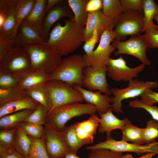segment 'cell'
Returning a JSON list of instances; mask_svg holds the SVG:
<instances>
[{
	"label": "cell",
	"mask_w": 158,
	"mask_h": 158,
	"mask_svg": "<svg viewBox=\"0 0 158 158\" xmlns=\"http://www.w3.org/2000/svg\"><path fill=\"white\" fill-rule=\"evenodd\" d=\"M64 25L56 23L45 44L62 56L74 52L84 42L85 27L78 25L73 19H66Z\"/></svg>",
	"instance_id": "6da1fadb"
},
{
	"label": "cell",
	"mask_w": 158,
	"mask_h": 158,
	"mask_svg": "<svg viewBox=\"0 0 158 158\" xmlns=\"http://www.w3.org/2000/svg\"><path fill=\"white\" fill-rule=\"evenodd\" d=\"M97 112L94 106L87 103L76 102L64 104L49 112L44 126L61 132L66 127V123L73 118L85 114L92 115Z\"/></svg>",
	"instance_id": "7a4b0ae2"
},
{
	"label": "cell",
	"mask_w": 158,
	"mask_h": 158,
	"mask_svg": "<svg viewBox=\"0 0 158 158\" xmlns=\"http://www.w3.org/2000/svg\"><path fill=\"white\" fill-rule=\"evenodd\" d=\"M86 66L83 55L74 54L62 59L54 71L49 75L48 81L57 80L73 86L82 87L83 71Z\"/></svg>",
	"instance_id": "3957f363"
},
{
	"label": "cell",
	"mask_w": 158,
	"mask_h": 158,
	"mask_svg": "<svg viewBox=\"0 0 158 158\" xmlns=\"http://www.w3.org/2000/svg\"><path fill=\"white\" fill-rule=\"evenodd\" d=\"M22 47L29 56L32 72L42 71L50 75L62 59L61 55L45 43Z\"/></svg>",
	"instance_id": "277c9868"
},
{
	"label": "cell",
	"mask_w": 158,
	"mask_h": 158,
	"mask_svg": "<svg viewBox=\"0 0 158 158\" xmlns=\"http://www.w3.org/2000/svg\"><path fill=\"white\" fill-rule=\"evenodd\" d=\"M143 14L135 11H124L114 20L115 40L124 41L128 36L143 32L144 23Z\"/></svg>",
	"instance_id": "5b68a950"
},
{
	"label": "cell",
	"mask_w": 158,
	"mask_h": 158,
	"mask_svg": "<svg viewBox=\"0 0 158 158\" xmlns=\"http://www.w3.org/2000/svg\"><path fill=\"white\" fill-rule=\"evenodd\" d=\"M127 87L123 88L113 87L111 88L113 111L115 113L123 112L122 101L127 99L140 96L147 89H153L158 86L156 81H144L137 79H133L129 82Z\"/></svg>",
	"instance_id": "8992f818"
},
{
	"label": "cell",
	"mask_w": 158,
	"mask_h": 158,
	"mask_svg": "<svg viewBox=\"0 0 158 158\" xmlns=\"http://www.w3.org/2000/svg\"><path fill=\"white\" fill-rule=\"evenodd\" d=\"M45 85L51 99V110L64 104L84 101L81 93L65 82L57 80H51L47 81Z\"/></svg>",
	"instance_id": "52a82bcc"
},
{
	"label": "cell",
	"mask_w": 158,
	"mask_h": 158,
	"mask_svg": "<svg viewBox=\"0 0 158 158\" xmlns=\"http://www.w3.org/2000/svg\"><path fill=\"white\" fill-rule=\"evenodd\" d=\"M114 30H107L102 34L99 44L90 55H83L86 66L96 68L106 66L110 56L114 52L116 48L111 43L115 39Z\"/></svg>",
	"instance_id": "ba28073f"
},
{
	"label": "cell",
	"mask_w": 158,
	"mask_h": 158,
	"mask_svg": "<svg viewBox=\"0 0 158 158\" xmlns=\"http://www.w3.org/2000/svg\"><path fill=\"white\" fill-rule=\"evenodd\" d=\"M112 43L117 49L114 52L116 56L126 54L136 58L145 66L150 65V61L146 54V51L149 47L144 34L131 36L126 41L114 39Z\"/></svg>",
	"instance_id": "9c48e42d"
},
{
	"label": "cell",
	"mask_w": 158,
	"mask_h": 158,
	"mask_svg": "<svg viewBox=\"0 0 158 158\" xmlns=\"http://www.w3.org/2000/svg\"><path fill=\"white\" fill-rule=\"evenodd\" d=\"M86 149L91 150L99 149H107L116 152H132L138 155L154 153L158 154V141H155L145 145L135 144L114 139L107 137L104 141L87 147Z\"/></svg>",
	"instance_id": "30bf717a"
},
{
	"label": "cell",
	"mask_w": 158,
	"mask_h": 158,
	"mask_svg": "<svg viewBox=\"0 0 158 158\" xmlns=\"http://www.w3.org/2000/svg\"><path fill=\"white\" fill-rule=\"evenodd\" d=\"M0 72L23 76L32 71L30 58L22 47L14 46L9 54L0 61Z\"/></svg>",
	"instance_id": "8fae6325"
},
{
	"label": "cell",
	"mask_w": 158,
	"mask_h": 158,
	"mask_svg": "<svg viewBox=\"0 0 158 158\" xmlns=\"http://www.w3.org/2000/svg\"><path fill=\"white\" fill-rule=\"evenodd\" d=\"M145 65L142 63L134 68L128 66L122 55L116 59L111 58L107 66V74L116 82H129L137 77L145 68Z\"/></svg>",
	"instance_id": "7c38bea8"
},
{
	"label": "cell",
	"mask_w": 158,
	"mask_h": 158,
	"mask_svg": "<svg viewBox=\"0 0 158 158\" xmlns=\"http://www.w3.org/2000/svg\"><path fill=\"white\" fill-rule=\"evenodd\" d=\"M83 74L82 85L88 90L99 91L109 96L111 95L107 80V66L98 68L86 66Z\"/></svg>",
	"instance_id": "4fadbf2b"
},
{
	"label": "cell",
	"mask_w": 158,
	"mask_h": 158,
	"mask_svg": "<svg viewBox=\"0 0 158 158\" xmlns=\"http://www.w3.org/2000/svg\"><path fill=\"white\" fill-rule=\"evenodd\" d=\"M42 138L50 158H62L69 152L60 132L44 126Z\"/></svg>",
	"instance_id": "5bb4252c"
},
{
	"label": "cell",
	"mask_w": 158,
	"mask_h": 158,
	"mask_svg": "<svg viewBox=\"0 0 158 158\" xmlns=\"http://www.w3.org/2000/svg\"><path fill=\"white\" fill-rule=\"evenodd\" d=\"M114 28V20L104 15L102 10L89 13L84 30V42L90 38L95 30L103 32L107 30H113Z\"/></svg>",
	"instance_id": "9a60e30c"
},
{
	"label": "cell",
	"mask_w": 158,
	"mask_h": 158,
	"mask_svg": "<svg viewBox=\"0 0 158 158\" xmlns=\"http://www.w3.org/2000/svg\"><path fill=\"white\" fill-rule=\"evenodd\" d=\"M66 17L68 19H73V12L67 1L60 3L51 9L44 18L42 28L45 39L50 33L52 26L60 19Z\"/></svg>",
	"instance_id": "2e32d148"
},
{
	"label": "cell",
	"mask_w": 158,
	"mask_h": 158,
	"mask_svg": "<svg viewBox=\"0 0 158 158\" xmlns=\"http://www.w3.org/2000/svg\"><path fill=\"white\" fill-rule=\"evenodd\" d=\"M46 42L34 28L24 21L18 28L13 40L15 46L21 47L41 44Z\"/></svg>",
	"instance_id": "e0dca14e"
},
{
	"label": "cell",
	"mask_w": 158,
	"mask_h": 158,
	"mask_svg": "<svg viewBox=\"0 0 158 158\" xmlns=\"http://www.w3.org/2000/svg\"><path fill=\"white\" fill-rule=\"evenodd\" d=\"M73 87L81 93L84 101L94 106L99 113H104L112 107L110 104L112 102L111 98L109 95L102 94L99 91L94 92L87 90L78 85Z\"/></svg>",
	"instance_id": "ac0fdd59"
},
{
	"label": "cell",
	"mask_w": 158,
	"mask_h": 158,
	"mask_svg": "<svg viewBox=\"0 0 158 158\" xmlns=\"http://www.w3.org/2000/svg\"><path fill=\"white\" fill-rule=\"evenodd\" d=\"M97 117L94 114L91 115L88 119L74 124L78 137L85 145L91 144L94 142V136L99 126Z\"/></svg>",
	"instance_id": "d6986e66"
},
{
	"label": "cell",
	"mask_w": 158,
	"mask_h": 158,
	"mask_svg": "<svg viewBox=\"0 0 158 158\" xmlns=\"http://www.w3.org/2000/svg\"><path fill=\"white\" fill-rule=\"evenodd\" d=\"M112 107L109 108L104 113H99L100 118L97 116L99 123L98 131L100 133H106L107 137H110L111 132L116 129L122 130L129 119L127 118L120 119L113 113Z\"/></svg>",
	"instance_id": "ffe728a7"
},
{
	"label": "cell",
	"mask_w": 158,
	"mask_h": 158,
	"mask_svg": "<svg viewBox=\"0 0 158 158\" xmlns=\"http://www.w3.org/2000/svg\"><path fill=\"white\" fill-rule=\"evenodd\" d=\"M47 0H35L32 11L24 20L34 28L44 39L42 25Z\"/></svg>",
	"instance_id": "44dd1931"
},
{
	"label": "cell",
	"mask_w": 158,
	"mask_h": 158,
	"mask_svg": "<svg viewBox=\"0 0 158 158\" xmlns=\"http://www.w3.org/2000/svg\"><path fill=\"white\" fill-rule=\"evenodd\" d=\"M39 104L29 96L12 101L0 106V118L24 110H33Z\"/></svg>",
	"instance_id": "7402d4cb"
},
{
	"label": "cell",
	"mask_w": 158,
	"mask_h": 158,
	"mask_svg": "<svg viewBox=\"0 0 158 158\" xmlns=\"http://www.w3.org/2000/svg\"><path fill=\"white\" fill-rule=\"evenodd\" d=\"M33 110L26 109L12 113L0 118V130L17 128Z\"/></svg>",
	"instance_id": "603a6c76"
},
{
	"label": "cell",
	"mask_w": 158,
	"mask_h": 158,
	"mask_svg": "<svg viewBox=\"0 0 158 158\" xmlns=\"http://www.w3.org/2000/svg\"><path fill=\"white\" fill-rule=\"evenodd\" d=\"M17 1L14 0L12 4L4 13L5 20L3 26L0 28V36L12 41L16 25V6Z\"/></svg>",
	"instance_id": "cb8c5ba5"
},
{
	"label": "cell",
	"mask_w": 158,
	"mask_h": 158,
	"mask_svg": "<svg viewBox=\"0 0 158 158\" xmlns=\"http://www.w3.org/2000/svg\"><path fill=\"white\" fill-rule=\"evenodd\" d=\"M49 75L42 71H33L22 76L18 87L28 90L44 84Z\"/></svg>",
	"instance_id": "d4e9b609"
},
{
	"label": "cell",
	"mask_w": 158,
	"mask_h": 158,
	"mask_svg": "<svg viewBox=\"0 0 158 158\" xmlns=\"http://www.w3.org/2000/svg\"><path fill=\"white\" fill-rule=\"evenodd\" d=\"M60 133L69 152L77 154L80 148L85 145L78 137L74 124L66 126Z\"/></svg>",
	"instance_id": "484cf974"
},
{
	"label": "cell",
	"mask_w": 158,
	"mask_h": 158,
	"mask_svg": "<svg viewBox=\"0 0 158 158\" xmlns=\"http://www.w3.org/2000/svg\"><path fill=\"white\" fill-rule=\"evenodd\" d=\"M143 128H140L132 124L129 120L122 130L121 140L125 142L143 145L145 144L143 138Z\"/></svg>",
	"instance_id": "4316f807"
},
{
	"label": "cell",
	"mask_w": 158,
	"mask_h": 158,
	"mask_svg": "<svg viewBox=\"0 0 158 158\" xmlns=\"http://www.w3.org/2000/svg\"><path fill=\"white\" fill-rule=\"evenodd\" d=\"M88 0H68L67 2L74 15L73 19L78 25L85 27L88 13L86 11Z\"/></svg>",
	"instance_id": "83f0119b"
},
{
	"label": "cell",
	"mask_w": 158,
	"mask_h": 158,
	"mask_svg": "<svg viewBox=\"0 0 158 158\" xmlns=\"http://www.w3.org/2000/svg\"><path fill=\"white\" fill-rule=\"evenodd\" d=\"M35 0H17L16 6V27L12 37L14 39L19 26L33 8Z\"/></svg>",
	"instance_id": "f1b7e54d"
},
{
	"label": "cell",
	"mask_w": 158,
	"mask_h": 158,
	"mask_svg": "<svg viewBox=\"0 0 158 158\" xmlns=\"http://www.w3.org/2000/svg\"><path fill=\"white\" fill-rule=\"evenodd\" d=\"M27 90L29 97L44 106L49 112L51 111L52 108L51 99L45 84Z\"/></svg>",
	"instance_id": "f546056e"
},
{
	"label": "cell",
	"mask_w": 158,
	"mask_h": 158,
	"mask_svg": "<svg viewBox=\"0 0 158 158\" xmlns=\"http://www.w3.org/2000/svg\"><path fill=\"white\" fill-rule=\"evenodd\" d=\"M31 145V140L29 135L20 126L18 127L13 146V148L22 156L28 158Z\"/></svg>",
	"instance_id": "4dcf8cb0"
},
{
	"label": "cell",
	"mask_w": 158,
	"mask_h": 158,
	"mask_svg": "<svg viewBox=\"0 0 158 158\" xmlns=\"http://www.w3.org/2000/svg\"><path fill=\"white\" fill-rule=\"evenodd\" d=\"M29 97L27 90L19 87L0 89V106L20 99Z\"/></svg>",
	"instance_id": "1f68e13d"
},
{
	"label": "cell",
	"mask_w": 158,
	"mask_h": 158,
	"mask_svg": "<svg viewBox=\"0 0 158 158\" xmlns=\"http://www.w3.org/2000/svg\"><path fill=\"white\" fill-rule=\"evenodd\" d=\"M144 23V30L154 24L153 19L158 13V4L153 0H143L142 4Z\"/></svg>",
	"instance_id": "d6a6232c"
},
{
	"label": "cell",
	"mask_w": 158,
	"mask_h": 158,
	"mask_svg": "<svg viewBox=\"0 0 158 158\" xmlns=\"http://www.w3.org/2000/svg\"><path fill=\"white\" fill-rule=\"evenodd\" d=\"M103 13L106 16L114 20L124 11L120 0H102Z\"/></svg>",
	"instance_id": "836d02e7"
},
{
	"label": "cell",
	"mask_w": 158,
	"mask_h": 158,
	"mask_svg": "<svg viewBox=\"0 0 158 158\" xmlns=\"http://www.w3.org/2000/svg\"><path fill=\"white\" fill-rule=\"evenodd\" d=\"M29 136L31 140V145L28 158H50L43 138H37Z\"/></svg>",
	"instance_id": "e575fe53"
},
{
	"label": "cell",
	"mask_w": 158,
	"mask_h": 158,
	"mask_svg": "<svg viewBox=\"0 0 158 158\" xmlns=\"http://www.w3.org/2000/svg\"><path fill=\"white\" fill-rule=\"evenodd\" d=\"M49 112V111L46 107L39 104L24 122L44 125Z\"/></svg>",
	"instance_id": "d590c367"
},
{
	"label": "cell",
	"mask_w": 158,
	"mask_h": 158,
	"mask_svg": "<svg viewBox=\"0 0 158 158\" xmlns=\"http://www.w3.org/2000/svg\"><path fill=\"white\" fill-rule=\"evenodd\" d=\"M142 134L145 143L148 144L155 141L158 138V122L153 119L148 121L146 127L143 128Z\"/></svg>",
	"instance_id": "8d00e7d4"
},
{
	"label": "cell",
	"mask_w": 158,
	"mask_h": 158,
	"mask_svg": "<svg viewBox=\"0 0 158 158\" xmlns=\"http://www.w3.org/2000/svg\"><path fill=\"white\" fill-rule=\"evenodd\" d=\"M22 77L14 73L0 72V89L19 86Z\"/></svg>",
	"instance_id": "74e56055"
},
{
	"label": "cell",
	"mask_w": 158,
	"mask_h": 158,
	"mask_svg": "<svg viewBox=\"0 0 158 158\" xmlns=\"http://www.w3.org/2000/svg\"><path fill=\"white\" fill-rule=\"evenodd\" d=\"M17 128L0 130V147H13Z\"/></svg>",
	"instance_id": "f35d334b"
},
{
	"label": "cell",
	"mask_w": 158,
	"mask_h": 158,
	"mask_svg": "<svg viewBox=\"0 0 158 158\" xmlns=\"http://www.w3.org/2000/svg\"><path fill=\"white\" fill-rule=\"evenodd\" d=\"M20 126L28 135L36 138L42 137L44 132L43 125L32 123L23 122Z\"/></svg>",
	"instance_id": "ab89813d"
},
{
	"label": "cell",
	"mask_w": 158,
	"mask_h": 158,
	"mask_svg": "<svg viewBox=\"0 0 158 158\" xmlns=\"http://www.w3.org/2000/svg\"><path fill=\"white\" fill-rule=\"evenodd\" d=\"M143 32H145L149 48H158V25L154 24L149 26L145 29Z\"/></svg>",
	"instance_id": "60d3db41"
},
{
	"label": "cell",
	"mask_w": 158,
	"mask_h": 158,
	"mask_svg": "<svg viewBox=\"0 0 158 158\" xmlns=\"http://www.w3.org/2000/svg\"><path fill=\"white\" fill-rule=\"evenodd\" d=\"M128 105L133 108H141L145 110L151 115L152 119L158 122V106L147 105L138 99L130 101Z\"/></svg>",
	"instance_id": "b9f144b4"
},
{
	"label": "cell",
	"mask_w": 158,
	"mask_h": 158,
	"mask_svg": "<svg viewBox=\"0 0 158 158\" xmlns=\"http://www.w3.org/2000/svg\"><path fill=\"white\" fill-rule=\"evenodd\" d=\"M103 32L97 30H95L91 37L86 40L83 46L85 54H90L94 50L95 45L100 40L101 36Z\"/></svg>",
	"instance_id": "7bdbcfd3"
},
{
	"label": "cell",
	"mask_w": 158,
	"mask_h": 158,
	"mask_svg": "<svg viewBox=\"0 0 158 158\" xmlns=\"http://www.w3.org/2000/svg\"><path fill=\"white\" fill-rule=\"evenodd\" d=\"M123 153L107 149H99L91 150L90 158H120Z\"/></svg>",
	"instance_id": "ee69618b"
},
{
	"label": "cell",
	"mask_w": 158,
	"mask_h": 158,
	"mask_svg": "<svg viewBox=\"0 0 158 158\" xmlns=\"http://www.w3.org/2000/svg\"><path fill=\"white\" fill-rule=\"evenodd\" d=\"M140 97V101L146 105L152 106L158 103V92L152 91L151 89L146 90Z\"/></svg>",
	"instance_id": "f6af8a7d"
},
{
	"label": "cell",
	"mask_w": 158,
	"mask_h": 158,
	"mask_svg": "<svg viewBox=\"0 0 158 158\" xmlns=\"http://www.w3.org/2000/svg\"><path fill=\"white\" fill-rule=\"evenodd\" d=\"M14 46L12 40L0 36V61L9 54Z\"/></svg>",
	"instance_id": "bcb514c9"
},
{
	"label": "cell",
	"mask_w": 158,
	"mask_h": 158,
	"mask_svg": "<svg viewBox=\"0 0 158 158\" xmlns=\"http://www.w3.org/2000/svg\"><path fill=\"white\" fill-rule=\"evenodd\" d=\"M143 0H120L124 11L133 10L143 14L142 4Z\"/></svg>",
	"instance_id": "7dc6e473"
},
{
	"label": "cell",
	"mask_w": 158,
	"mask_h": 158,
	"mask_svg": "<svg viewBox=\"0 0 158 158\" xmlns=\"http://www.w3.org/2000/svg\"><path fill=\"white\" fill-rule=\"evenodd\" d=\"M0 158H26L18 152L13 147L4 148L0 147Z\"/></svg>",
	"instance_id": "c3c4849f"
},
{
	"label": "cell",
	"mask_w": 158,
	"mask_h": 158,
	"mask_svg": "<svg viewBox=\"0 0 158 158\" xmlns=\"http://www.w3.org/2000/svg\"><path fill=\"white\" fill-rule=\"evenodd\" d=\"M102 0H88L86 4V11L89 13L102 10Z\"/></svg>",
	"instance_id": "681fc988"
},
{
	"label": "cell",
	"mask_w": 158,
	"mask_h": 158,
	"mask_svg": "<svg viewBox=\"0 0 158 158\" xmlns=\"http://www.w3.org/2000/svg\"><path fill=\"white\" fill-rule=\"evenodd\" d=\"M65 1L64 0H47L45 10V15L55 6Z\"/></svg>",
	"instance_id": "f907efd6"
},
{
	"label": "cell",
	"mask_w": 158,
	"mask_h": 158,
	"mask_svg": "<svg viewBox=\"0 0 158 158\" xmlns=\"http://www.w3.org/2000/svg\"><path fill=\"white\" fill-rule=\"evenodd\" d=\"M156 154L154 153H147L142 155L140 157H135L131 154H127L124 155H122L120 158H152Z\"/></svg>",
	"instance_id": "816d5d0a"
},
{
	"label": "cell",
	"mask_w": 158,
	"mask_h": 158,
	"mask_svg": "<svg viewBox=\"0 0 158 158\" xmlns=\"http://www.w3.org/2000/svg\"><path fill=\"white\" fill-rule=\"evenodd\" d=\"M62 158H82L78 156L77 154L70 152L67 153L64 157ZM88 158H90L89 157Z\"/></svg>",
	"instance_id": "f5cc1de1"
},
{
	"label": "cell",
	"mask_w": 158,
	"mask_h": 158,
	"mask_svg": "<svg viewBox=\"0 0 158 158\" xmlns=\"http://www.w3.org/2000/svg\"><path fill=\"white\" fill-rule=\"evenodd\" d=\"M154 19L157 22L158 24V13L155 16Z\"/></svg>",
	"instance_id": "db71d44e"
},
{
	"label": "cell",
	"mask_w": 158,
	"mask_h": 158,
	"mask_svg": "<svg viewBox=\"0 0 158 158\" xmlns=\"http://www.w3.org/2000/svg\"><path fill=\"white\" fill-rule=\"evenodd\" d=\"M156 158H158V156H157V157H156Z\"/></svg>",
	"instance_id": "11a10c76"
}]
</instances>
